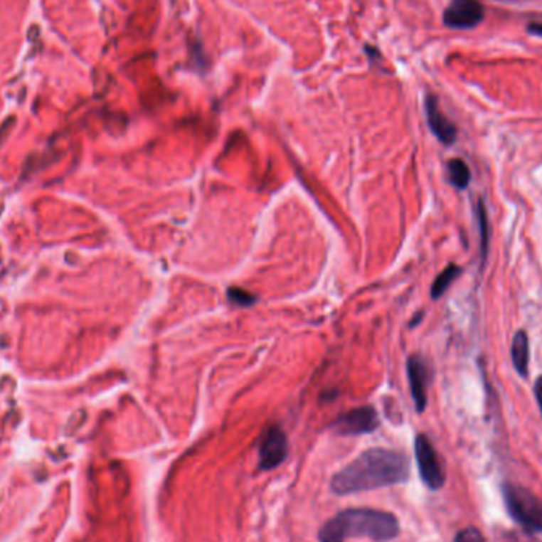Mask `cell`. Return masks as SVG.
Segmentation results:
<instances>
[{
	"instance_id": "obj_1",
	"label": "cell",
	"mask_w": 542,
	"mask_h": 542,
	"mask_svg": "<svg viewBox=\"0 0 542 542\" xmlns=\"http://www.w3.org/2000/svg\"><path fill=\"white\" fill-rule=\"evenodd\" d=\"M409 477L408 458L397 450L370 449L339 469L331 479L336 495L370 491L406 482Z\"/></svg>"
},
{
	"instance_id": "obj_12",
	"label": "cell",
	"mask_w": 542,
	"mask_h": 542,
	"mask_svg": "<svg viewBox=\"0 0 542 542\" xmlns=\"http://www.w3.org/2000/svg\"><path fill=\"white\" fill-rule=\"evenodd\" d=\"M458 275H460V268H458L457 265H449L440 276L436 277V281L432 287V297L440 298L444 292L449 289L452 281H454Z\"/></svg>"
},
{
	"instance_id": "obj_16",
	"label": "cell",
	"mask_w": 542,
	"mask_h": 542,
	"mask_svg": "<svg viewBox=\"0 0 542 542\" xmlns=\"http://www.w3.org/2000/svg\"><path fill=\"white\" fill-rule=\"evenodd\" d=\"M534 395H536L538 405H539L541 413H542V376L536 381V384H534Z\"/></svg>"
},
{
	"instance_id": "obj_3",
	"label": "cell",
	"mask_w": 542,
	"mask_h": 542,
	"mask_svg": "<svg viewBox=\"0 0 542 542\" xmlns=\"http://www.w3.org/2000/svg\"><path fill=\"white\" fill-rule=\"evenodd\" d=\"M503 495L507 511L517 524L530 531H542V501L533 491L507 484Z\"/></svg>"
},
{
	"instance_id": "obj_4",
	"label": "cell",
	"mask_w": 542,
	"mask_h": 542,
	"mask_svg": "<svg viewBox=\"0 0 542 542\" xmlns=\"http://www.w3.org/2000/svg\"><path fill=\"white\" fill-rule=\"evenodd\" d=\"M414 450L415 462L417 467H419L423 484L432 490L441 489L444 482H446V472H444L441 460L436 454L432 441H430L425 435H419L415 437Z\"/></svg>"
},
{
	"instance_id": "obj_2",
	"label": "cell",
	"mask_w": 542,
	"mask_h": 542,
	"mask_svg": "<svg viewBox=\"0 0 542 542\" xmlns=\"http://www.w3.org/2000/svg\"><path fill=\"white\" fill-rule=\"evenodd\" d=\"M400 524L390 512L368 509H346L325 522L319 531L321 542H346L351 538H368L386 542L398 536Z\"/></svg>"
},
{
	"instance_id": "obj_13",
	"label": "cell",
	"mask_w": 542,
	"mask_h": 542,
	"mask_svg": "<svg viewBox=\"0 0 542 542\" xmlns=\"http://www.w3.org/2000/svg\"><path fill=\"white\" fill-rule=\"evenodd\" d=\"M227 295H228V300L236 303V304H240V307H251V304H254L257 300V298L249 294V292L238 289V287L228 289Z\"/></svg>"
},
{
	"instance_id": "obj_8",
	"label": "cell",
	"mask_w": 542,
	"mask_h": 542,
	"mask_svg": "<svg viewBox=\"0 0 542 542\" xmlns=\"http://www.w3.org/2000/svg\"><path fill=\"white\" fill-rule=\"evenodd\" d=\"M425 113L428 126L436 135L437 140L444 144H452L457 138V127L452 124L446 115L440 108L437 97L433 94H427L425 97Z\"/></svg>"
},
{
	"instance_id": "obj_7",
	"label": "cell",
	"mask_w": 542,
	"mask_h": 542,
	"mask_svg": "<svg viewBox=\"0 0 542 542\" xmlns=\"http://www.w3.org/2000/svg\"><path fill=\"white\" fill-rule=\"evenodd\" d=\"M289 452L287 437L281 428L271 427L262 437L259 447V467L263 471L275 469L286 460Z\"/></svg>"
},
{
	"instance_id": "obj_11",
	"label": "cell",
	"mask_w": 542,
	"mask_h": 542,
	"mask_svg": "<svg viewBox=\"0 0 542 542\" xmlns=\"http://www.w3.org/2000/svg\"><path fill=\"white\" fill-rule=\"evenodd\" d=\"M447 170H449L450 183L454 184L457 189H464V187H468L469 179H471V171L468 169V165L464 164L462 159H452L447 165Z\"/></svg>"
},
{
	"instance_id": "obj_17",
	"label": "cell",
	"mask_w": 542,
	"mask_h": 542,
	"mask_svg": "<svg viewBox=\"0 0 542 542\" xmlns=\"http://www.w3.org/2000/svg\"><path fill=\"white\" fill-rule=\"evenodd\" d=\"M528 32L534 33V36L542 37V23H530L528 26Z\"/></svg>"
},
{
	"instance_id": "obj_6",
	"label": "cell",
	"mask_w": 542,
	"mask_h": 542,
	"mask_svg": "<svg viewBox=\"0 0 542 542\" xmlns=\"http://www.w3.org/2000/svg\"><path fill=\"white\" fill-rule=\"evenodd\" d=\"M379 425V417L376 409L371 406L356 408L352 411L343 414L333 423V430L338 435L344 436H357L371 433Z\"/></svg>"
},
{
	"instance_id": "obj_15",
	"label": "cell",
	"mask_w": 542,
	"mask_h": 542,
	"mask_svg": "<svg viewBox=\"0 0 542 542\" xmlns=\"http://www.w3.org/2000/svg\"><path fill=\"white\" fill-rule=\"evenodd\" d=\"M454 542H485V538L477 528H467L457 534Z\"/></svg>"
},
{
	"instance_id": "obj_10",
	"label": "cell",
	"mask_w": 542,
	"mask_h": 542,
	"mask_svg": "<svg viewBox=\"0 0 542 542\" xmlns=\"http://www.w3.org/2000/svg\"><path fill=\"white\" fill-rule=\"evenodd\" d=\"M512 361L520 376L528 374V360H530V343L525 331H517L512 341Z\"/></svg>"
},
{
	"instance_id": "obj_14",
	"label": "cell",
	"mask_w": 542,
	"mask_h": 542,
	"mask_svg": "<svg viewBox=\"0 0 542 542\" xmlns=\"http://www.w3.org/2000/svg\"><path fill=\"white\" fill-rule=\"evenodd\" d=\"M477 214H479V227H481V235H482V251L485 255V253H487V245H489V228H487V214H485V208L482 201H479Z\"/></svg>"
},
{
	"instance_id": "obj_5",
	"label": "cell",
	"mask_w": 542,
	"mask_h": 542,
	"mask_svg": "<svg viewBox=\"0 0 542 542\" xmlns=\"http://www.w3.org/2000/svg\"><path fill=\"white\" fill-rule=\"evenodd\" d=\"M484 5L479 0H452L442 21L450 29H472L484 21Z\"/></svg>"
},
{
	"instance_id": "obj_9",
	"label": "cell",
	"mask_w": 542,
	"mask_h": 542,
	"mask_svg": "<svg viewBox=\"0 0 542 542\" xmlns=\"http://www.w3.org/2000/svg\"><path fill=\"white\" fill-rule=\"evenodd\" d=\"M408 378L417 411L422 413L427 408V370L419 357L408 360Z\"/></svg>"
}]
</instances>
